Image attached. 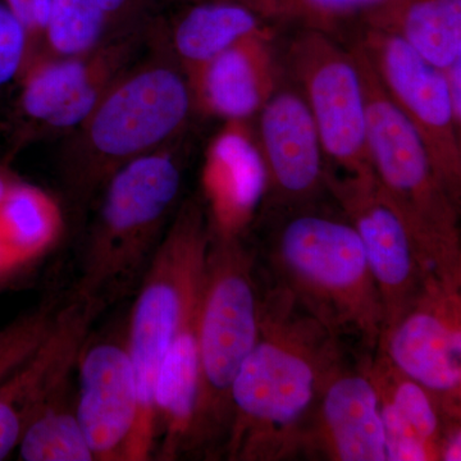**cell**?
<instances>
[{"label": "cell", "mask_w": 461, "mask_h": 461, "mask_svg": "<svg viewBox=\"0 0 461 461\" xmlns=\"http://www.w3.org/2000/svg\"><path fill=\"white\" fill-rule=\"evenodd\" d=\"M348 45L362 72L373 173L411 233L429 275L461 290V208L439 180L420 135L379 84L360 45L355 41Z\"/></svg>", "instance_id": "cell-6"}, {"label": "cell", "mask_w": 461, "mask_h": 461, "mask_svg": "<svg viewBox=\"0 0 461 461\" xmlns=\"http://www.w3.org/2000/svg\"><path fill=\"white\" fill-rule=\"evenodd\" d=\"M368 366L377 395L395 406L403 420L429 448L433 461H441L446 435L461 423H448L432 396L393 366L381 351L369 355Z\"/></svg>", "instance_id": "cell-23"}, {"label": "cell", "mask_w": 461, "mask_h": 461, "mask_svg": "<svg viewBox=\"0 0 461 461\" xmlns=\"http://www.w3.org/2000/svg\"><path fill=\"white\" fill-rule=\"evenodd\" d=\"M359 26L397 36L439 69L461 59V0H387Z\"/></svg>", "instance_id": "cell-20"}, {"label": "cell", "mask_w": 461, "mask_h": 461, "mask_svg": "<svg viewBox=\"0 0 461 461\" xmlns=\"http://www.w3.org/2000/svg\"><path fill=\"white\" fill-rule=\"evenodd\" d=\"M26 35L27 62L45 53L50 30L51 0H3ZM26 62V63H27ZM26 66V65H25Z\"/></svg>", "instance_id": "cell-27"}, {"label": "cell", "mask_w": 461, "mask_h": 461, "mask_svg": "<svg viewBox=\"0 0 461 461\" xmlns=\"http://www.w3.org/2000/svg\"><path fill=\"white\" fill-rule=\"evenodd\" d=\"M142 38L140 27L80 56L33 57L17 80L21 113L45 131L71 132L135 62Z\"/></svg>", "instance_id": "cell-12"}, {"label": "cell", "mask_w": 461, "mask_h": 461, "mask_svg": "<svg viewBox=\"0 0 461 461\" xmlns=\"http://www.w3.org/2000/svg\"><path fill=\"white\" fill-rule=\"evenodd\" d=\"M295 27L277 54L278 63L305 99L327 166L348 175L372 173L366 91L353 50L330 33Z\"/></svg>", "instance_id": "cell-8"}, {"label": "cell", "mask_w": 461, "mask_h": 461, "mask_svg": "<svg viewBox=\"0 0 461 461\" xmlns=\"http://www.w3.org/2000/svg\"><path fill=\"white\" fill-rule=\"evenodd\" d=\"M232 2L241 3V5H248V7L256 9L260 14H266L268 8L269 0H232Z\"/></svg>", "instance_id": "cell-33"}, {"label": "cell", "mask_w": 461, "mask_h": 461, "mask_svg": "<svg viewBox=\"0 0 461 461\" xmlns=\"http://www.w3.org/2000/svg\"><path fill=\"white\" fill-rule=\"evenodd\" d=\"M107 41L99 0H51L45 54L80 56Z\"/></svg>", "instance_id": "cell-24"}, {"label": "cell", "mask_w": 461, "mask_h": 461, "mask_svg": "<svg viewBox=\"0 0 461 461\" xmlns=\"http://www.w3.org/2000/svg\"><path fill=\"white\" fill-rule=\"evenodd\" d=\"M209 241L211 221L204 199L182 200L136 290L126 327L139 395V420L130 461L150 460L156 454L158 375L191 296L202 285Z\"/></svg>", "instance_id": "cell-7"}, {"label": "cell", "mask_w": 461, "mask_h": 461, "mask_svg": "<svg viewBox=\"0 0 461 461\" xmlns=\"http://www.w3.org/2000/svg\"><path fill=\"white\" fill-rule=\"evenodd\" d=\"M257 249L266 281L287 291L342 341L375 353L384 311L362 240L332 196L260 206Z\"/></svg>", "instance_id": "cell-2"}, {"label": "cell", "mask_w": 461, "mask_h": 461, "mask_svg": "<svg viewBox=\"0 0 461 461\" xmlns=\"http://www.w3.org/2000/svg\"><path fill=\"white\" fill-rule=\"evenodd\" d=\"M173 23L168 47L187 80L215 57L256 36H275L276 21L232 0H191Z\"/></svg>", "instance_id": "cell-19"}, {"label": "cell", "mask_w": 461, "mask_h": 461, "mask_svg": "<svg viewBox=\"0 0 461 461\" xmlns=\"http://www.w3.org/2000/svg\"><path fill=\"white\" fill-rule=\"evenodd\" d=\"M194 112L189 80L169 47L135 60L69 132L59 168L69 204L86 208L118 169L180 140Z\"/></svg>", "instance_id": "cell-3"}, {"label": "cell", "mask_w": 461, "mask_h": 461, "mask_svg": "<svg viewBox=\"0 0 461 461\" xmlns=\"http://www.w3.org/2000/svg\"><path fill=\"white\" fill-rule=\"evenodd\" d=\"M444 74L455 118L461 124V59L446 67Z\"/></svg>", "instance_id": "cell-30"}, {"label": "cell", "mask_w": 461, "mask_h": 461, "mask_svg": "<svg viewBox=\"0 0 461 461\" xmlns=\"http://www.w3.org/2000/svg\"><path fill=\"white\" fill-rule=\"evenodd\" d=\"M35 262L38 260L29 254L0 242V291L16 281Z\"/></svg>", "instance_id": "cell-29"}, {"label": "cell", "mask_w": 461, "mask_h": 461, "mask_svg": "<svg viewBox=\"0 0 461 461\" xmlns=\"http://www.w3.org/2000/svg\"><path fill=\"white\" fill-rule=\"evenodd\" d=\"M275 36H256L223 51L189 81L196 111L226 121L256 117L281 78Z\"/></svg>", "instance_id": "cell-17"}, {"label": "cell", "mask_w": 461, "mask_h": 461, "mask_svg": "<svg viewBox=\"0 0 461 461\" xmlns=\"http://www.w3.org/2000/svg\"><path fill=\"white\" fill-rule=\"evenodd\" d=\"M65 230L62 206L50 194L18 180L0 199V242L41 259Z\"/></svg>", "instance_id": "cell-22"}, {"label": "cell", "mask_w": 461, "mask_h": 461, "mask_svg": "<svg viewBox=\"0 0 461 461\" xmlns=\"http://www.w3.org/2000/svg\"><path fill=\"white\" fill-rule=\"evenodd\" d=\"M254 118L266 172L260 206L299 205L329 195L320 133L302 93L286 76L281 75Z\"/></svg>", "instance_id": "cell-13"}, {"label": "cell", "mask_w": 461, "mask_h": 461, "mask_svg": "<svg viewBox=\"0 0 461 461\" xmlns=\"http://www.w3.org/2000/svg\"><path fill=\"white\" fill-rule=\"evenodd\" d=\"M18 181L12 173L5 171V168L0 167V199L11 190V187Z\"/></svg>", "instance_id": "cell-32"}, {"label": "cell", "mask_w": 461, "mask_h": 461, "mask_svg": "<svg viewBox=\"0 0 461 461\" xmlns=\"http://www.w3.org/2000/svg\"><path fill=\"white\" fill-rule=\"evenodd\" d=\"M262 281L259 333L230 387L223 455L232 461L295 459L324 379L348 351L287 291Z\"/></svg>", "instance_id": "cell-1"}, {"label": "cell", "mask_w": 461, "mask_h": 461, "mask_svg": "<svg viewBox=\"0 0 461 461\" xmlns=\"http://www.w3.org/2000/svg\"><path fill=\"white\" fill-rule=\"evenodd\" d=\"M203 195L212 229H248L266 189L256 139L242 121H227L206 151Z\"/></svg>", "instance_id": "cell-18"}, {"label": "cell", "mask_w": 461, "mask_h": 461, "mask_svg": "<svg viewBox=\"0 0 461 461\" xmlns=\"http://www.w3.org/2000/svg\"><path fill=\"white\" fill-rule=\"evenodd\" d=\"M76 369V414L94 461H130L139 395L126 332L89 336Z\"/></svg>", "instance_id": "cell-14"}, {"label": "cell", "mask_w": 461, "mask_h": 461, "mask_svg": "<svg viewBox=\"0 0 461 461\" xmlns=\"http://www.w3.org/2000/svg\"><path fill=\"white\" fill-rule=\"evenodd\" d=\"M461 460V426L455 427L446 435L442 444L441 461Z\"/></svg>", "instance_id": "cell-31"}, {"label": "cell", "mask_w": 461, "mask_h": 461, "mask_svg": "<svg viewBox=\"0 0 461 461\" xmlns=\"http://www.w3.org/2000/svg\"><path fill=\"white\" fill-rule=\"evenodd\" d=\"M350 353L330 369L297 456L311 460L387 461L377 391L369 375V355Z\"/></svg>", "instance_id": "cell-15"}, {"label": "cell", "mask_w": 461, "mask_h": 461, "mask_svg": "<svg viewBox=\"0 0 461 461\" xmlns=\"http://www.w3.org/2000/svg\"><path fill=\"white\" fill-rule=\"evenodd\" d=\"M103 309L74 291L58 309L41 344L0 384V460L16 450L27 420L42 400L75 372L91 324Z\"/></svg>", "instance_id": "cell-16"}, {"label": "cell", "mask_w": 461, "mask_h": 461, "mask_svg": "<svg viewBox=\"0 0 461 461\" xmlns=\"http://www.w3.org/2000/svg\"><path fill=\"white\" fill-rule=\"evenodd\" d=\"M327 190L362 240L384 311V330L417 303L430 278L411 233L375 173L327 169Z\"/></svg>", "instance_id": "cell-10"}, {"label": "cell", "mask_w": 461, "mask_h": 461, "mask_svg": "<svg viewBox=\"0 0 461 461\" xmlns=\"http://www.w3.org/2000/svg\"><path fill=\"white\" fill-rule=\"evenodd\" d=\"M387 0H271L278 23L321 30L341 41Z\"/></svg>", "instance_id": "cell-25"}, {"label": "cell", "mask_w": 461, "mask_h": 461, "mask_svg": "<svg viewBox=\"0 0 461 461\" xmlns=\"http://www.w3.org/2000/svg\"><path fill=\"white\" fill-rule=\"evenodd\" d=\"M181 141L127 163L100 191L81 251L76 294L104 308L138 290L180 205Z\"/></svg>", "instance_id": "cell-5"}, {"label": "cell", "mask_w": 461, "mask_h": 461, "mask_svg": "<svg viewBox=\"0 0 461 461\" xmlns=\"http://www.w3.org/2000/svg\"><path fill=\"white\" fill-rule=\"evenodd\" d=\"M29 50L23 27L0 0V90L18 80Z\"/></svg>", "instance_id": "cell-26"}, {"label": "cell", "mask_w": 461, "mask_h": 461, "mask_svg": "<svg viewBox=\"0 0 461 461\" xmlns=\"http://www.w3.org/2000/svg\"><path fill=\"white\" fill-rule=\"evenodd\" d=\"M263 281L249 229L215 230L206 254L199 318V386L185 453L223 454L230 387L259 333Z\"/></svg>", "instance_id": "cell-4"}, {"label": "cell", "mask_w": 461, "mask_h": 461, "mask_svg": "<svg viewBox=\"0 0 461 461\" xmlns=\"http://www.w3.org/2000/svg\"><path fill=\"white\" fill-rule=\"evenodd\" d=\"M151 0H99L107 26V41L142 27V16Z\"/></svg>", "instance_id": "cell-28"}, {"label": "cell", "mask_w": 461, "mask_h": 461, "mask_svg": "<svg viewBox=\"0 0 461 461\" xmlns=\"http://www.w3.org/2000/svg\"><path fill=\"white\" fill-rule=\"evenodd\" d=\"M348 39L362 48L379 84L420 135L439 180L461 208V124L455 118L444 69L391 33L357 26Z\"/></svg>", "instance_id": "cell-9"}, {"label": "cell", "mask_w": 461, "mask_h": 461, "mask_svg": "<svg viewBox=\"0 0 461 461\" xmlns=\"http://www.w3.org/2000/svg\"><path fill=\"white\" fill-rule=\"evenodd\" d=\"M377 350L432 396L448 423H461V290L430 278Z\"/></svg>", "instance_id": "cell-11"}, {"label": "cell", "mask_w": 461, "mask_h": 461, "mask_svg": "<svg viewBox=\"0 0 461 461\" xmlns=\"http://www.w3.org/2000/svg\"><path fill=\"white\" fill-rule=\"evenodd\" d=\"M17 448L20 459L25 461H94L76 414L72 375L33 411Z\"/></svg>", "instance_id": "cell-21"}]
</instances>
